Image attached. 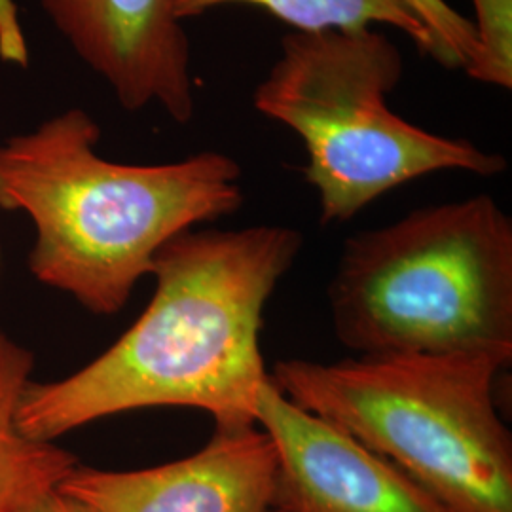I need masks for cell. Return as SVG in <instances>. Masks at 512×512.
I'll return each mask as SVG.
<instances>
[{
	"label": "cell",
	"mask_w": 512,
	"mask_h": 512,
	"mask_svg": "<svg viewBox=\"0 0 512 512\" xmlns=\"http://www.w3.org/2000/svg\"><path fill=\"white\" fill-rule=\"evenodd\" d=\"M25 512H90L84 509L78 501L71 499L69 495L63 494L61 490H55L52 494L42 497L31 509Z\"/></svg>",
	"instance_id": "cell-14"
},
{
	"label": "cell",
	"mask_w": 512,
	"mask_h": 512,
	"mask_svg": "<svg viewBox=\"0 0 512 512\" xmlns=\"http://www.w3.org/2000/svg\"><path fill=\"white\" fill-rule=\"evenodd\" d=\"M40 2L122 109L160 107L177 124L194 118L192 50L177 16V0Z\"/></svg>",
	"instance_id": "cell-6"
},
{
	"label": "cell",
	"mask_w": 512,
	"mask_h": 512,
	"mask_svg": "<svg viewBox=\"0 0 512 512\" xmlns=\"http://www.w3.org/2000/svg\"><path fill=\"white\" fill-rule=\"evenodd\" d=\"M403 73L399 48L376 27L291 31L256 86L255 109L293 129L306 147L304 177L319 196L321 224L348 222L423 175L507 171L501 154L425 131L391 112L387 97Z\"/></svg>",
	"instance_id": "cell-5"
},
{
	"label": "cell",
	"mask_w": 512,
	"mask_h": 512,
	"mask_svg": "<svg viewBox=\"0 0 512 512\" xmlns=\"http://www.w3.org/2000/svg\"><path fill=\"white\" fill-rule=\"evenodd\" d=\"M302 243L298 230L275 224L190 228L167 241L154 258L147 310L92 363L27 385L21 433L55 442L93 421L158 406L202 410L215 427L258 425L270 378L260 349L264 310Z\"/></svg>",
	"instance_id": "cell-1"
},
{
	"label": "cell",
	"mask_w": 512,
	"mask_h": 512,
	"mask_svg": "<svg viewBox=\"0 0 512 512\" xmlns=\"http://www.w3.org/2000/svg\"><path fill=\"white\" fill-rule=\"evenodd\" d=\"M224 4L260 6L298 33L389 25L403 31L421 54H433V40L403 0H177L175 8L186 21Z\"/></svg>",
	"instance_id": "cell-10"
},
{
	"label": "cell",
	"mask_w": 512,
	"mask_h": 512,
	"mask_svg": "<svg viewBox=\"0 0 512 512\" xmlns=\"http://www.w3.org/2000/svg\"><path fill=\"white\" fill-rule=\"evenodd\" d=\"M33 370V351L0 330V512L31 509L80 465L57 442L29 439L19 429V403Z\"/></svg>",
	"instance_id": "cell-9"
},
{
	"label": "cell",
	"mask_w": 512,
	"mask_h": 512,
	"mask_svg": "<svg viewBox=\"0 0 512 512\" xmlns=\"http://www.w3.org/2000/svg\"><path fill=\"white\" fill-rule=\"evenodd\" d=\"M86 110L67 109L0 145V209L23 213L37 239L29 270L95 315H114L152 274L167 241L234 215L241 167L217 150L181 162L118 164Z\"/></svg>",
	"instance_id": "cell-2"
},
{
	"label": "cell",
	"mask_w": 512,
	"mask_h": 512,
	"mask_svg": "<svg viewBox=\"0 0 512 512\" xmlns=\"http://www.w3.org/2000/svg\"><path fill=\"white\" fill-rule=\"evenodd\" d=\"M478 54L465 71L482 84L512 90V0H471Z\"/></svg>",
	"instance_id": "cell-11"
},
{
	"label": "cell",
	"mask_w": 512,
	"mask_h": 512,
	"mask_svg": "<svg viewBox=\"0 0 512 512\" xmlns=\"http://www.w3.org/2000/svg\"><path fill=\"white\" fill-rule=\"evenodd\" d=\"M404 6L420 19L423 25H439L448 16L446 0H403Z\"/></svg>",
	"instance_id": "cell-13"
},
{
	"label": "cell",
	"mask_w": 512,
	"mask_h": 512,
	"mask_svg": "<svg viewBox=\"0 0 512 512\" xmlns=\"http://www.w3.org/2000/svg\"><path fill=\"white\" fill-rule=\"evenodd\" d=\"M256 423L277 452L281 512H450L391 461L291 403L270 378Z\"/></svg>",
	"instance_id": "cell-8"
},
{
	"label": "cell",
	"mask_w": 512,
	"mask_h": 512,
	"mask_svg": "<svg viewBox=\"0 0 512 512\" xmlns=\"http://www.w3.org/2000/svg\"><path fill=\"white\" fill-rule=\"evenodd\" d=\"M0 270H2V258H0Z\"/></svg>",
	"instance_id": "cell-15"
},
{
	"label": "cell",
	"mask_w": 512,
	"mask_h": 512,
	"mask_svg": "<svg viewBox=\"0 0 512 512\" xmlns=\"http://www.w3.org/2000/svg\"><path fill=\"white\" fill-rule=\"evenodd\" d=\"M336 340L365 355L512 361V220L488 194L351 236L329 287Z\"/></svg>",
	"instance_id": "cell-3"
},
{
	"label": "cell",
	"mask_w": 512,
	"mask_h": 512,
	"mask_svg": "<svg viewBox=\"0 0 512 512\" xmlns=\"http://www.w3.org/2000/svg\"><path fill=\"white\" fill-rule=\"evenodd\" d=\"M484 353L277 361L272 384L298 408L391 461L450 512H512V435Z\"/></svg>",
	"instance_id": "cell-4"
},
{
	"label": "cell",
	"mask_w": 512,
	"mask_h": 512,
	"mask_svg": "<svg viewBox=\"0 0 512 512\" xmlns=\"http://www.w3.org/2000/svg\"><path fill=\"white\" fill-rule=\"evenodd\" d=\"M0 61L29 67L27 40L23 37L14 0H0Z\"/></svg>",
	"instance_id": "cell-12"
},
{
	"label": "cell",
	"mask_w": 512,
	"mask_h": 512,
	"mask_svg": "<svg viewBox=\"0 0 512 512\" xmlns=\"http://www.w3.org/2000/svg\"><path fill=\"white\" fill-rule=\"evenodd\" d=\"M59 490L90 512H281L277 452L260 427H215L202 450L137 471L78 465Z\"/></svg>",
	"instance_id": "cell-7"
}]
</instances>
